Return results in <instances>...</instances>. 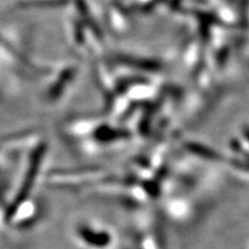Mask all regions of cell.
<instances>
[{"label": "cell", "mask_w": 249, "mask_h": 249, "mask_svg": "<svg viewBox=\"0 0 249 249\" xmlns=\"http://www.w3.org/2000/svg\"><path fill=\"white\" fill-rule=\"evenodd\" d=\"M85 238L89 244L95 246H105L108 242V236L105 234H95V233H85Z\"/></svg>", "instance_id": "6da1fadb"}]
</instances>
